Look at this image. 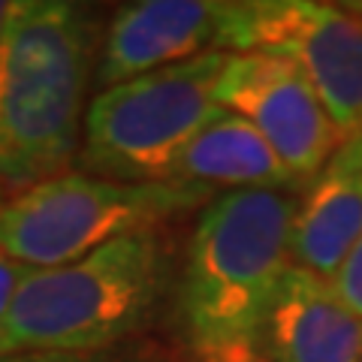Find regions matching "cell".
<instances>
[{"label": "cell", "instance_id": "6da1fadb", "mask_svg": "<svg viewBox=\"0 0 362 362\" xmlns=\"http://www.w3.org/2000/svg\"><path fill=\"white\" fill-rule=\"evenodd\" d=\"M296 209L290 190H230L202 211L181 284L202 362H259L272 302L293 266Z\"/></svg>", "mask_w": 362, "mask_h": 362}, {"label": "cell", "instance_id": "7a4b0ae2", "mask_svg": "<svg viewBox=\"0 0 362 362\" xmlns=\"http://www.w3.org/2000/svg\"><path fill=\"white\" fill-rule=\"evenodd\" d=\"M90 28L82 6L28 0L0 58V194L64 175L78 145Z\"/></svg>", "mask_w": 362, "mask_h": 362}, {"label": "cell", "instance_id": "3957f363", "mask_svg": "<svg viewBox=\"0 0 362 362\" xmlns=\"http://www.w3.org/2000/svg\"><path fill=\"white\" fill-rule=\"evenodd\" d=\"M157 284L160 247L151 233L109 242L76 263L33 269L0 329V356L106 347L139 326Z\"/></svg>", "mask_w": 362, "mask_h": 362}, {"label": "cell", "instance_id": "277c9868", "mask_svg": "<svg viewBox=\"0 0 362 362\" xmlns=\"http://www.w3.org/2000/svg\"><path fill=\"white\" fill-rule=\"evenodd\" d=\"M226 54L206 52L103 88L88 106L85 163L109 181H169L178 157L221 112L214 88Z\"/></svg>", "mask_w": 362, "mask_h": 362}, {"label": "cell", "instance_id": "5b68a950", "mask_svg": "<svg viewBox=\"0 0 362 362\" xmlns=\"http://www.w3.org/2000/svg\"><path fill=\"white\" fill-rule=\"evenodd\" d=\"M209 194L173 181L130 185L64 173L0 206V251L30 269H54L127 235L148 233Z\"/></svg>", "mask_w": 362, "mask_h": 362}, {"label": "cell", "instance_id": "8992f818", "mask_svg": "<svg viewBox=\"0 0 362 362\" xmlns=\"http://www.w3.org/2000/svg\"><path fill=\"white\" fill-rule=\"evenodd\" d=\"M287 58L317 90L341 139L362 136V18L314 0L223 4L218 52Z\"/></svg>", "mask_w": 362, "mask_h": 362}, {"label": "cell", "instance_id": "52a82bcc", "mask_svg": "<svg viewBox=\"0 0 362 362\" xmlns=\"http://www.w3.org/2000/svg\"><path fill=\"white\" fill-rule=\"evenodd\" d=\"M214 100L269 139L299 181H311L341 145L317 90L293 61L266 52H230Z\"/></svg>", "mask_w": 362, "mask_h": 362}, {"label": "cell", "instance_id": "ba28073f", "mask_svg": "<svg viewBox=\"0 0 362 362\" xmlns=\"http://www.w3.org/2000/svg\"><path fill=\"white\" fill-rule=\"evenodd\" d=\"M221 0H139L112 21L100 58V82L115 88L145 73L218 52Z\"/></svg>", "mask_w": 362, "mask_h": 362}, {"label": "cell", "instance_id": "9c48e42d", "mask_svg": "<svg viewBox=\"0 0 362 362\" xmlns=\"http://www.w3.org/2000/svg\"><path fill=\"white\" fill-rule=\"evenodd\" d=\"M263 354L269 362H359L362 320L332 281L290 266L269 311Z\"/></svg>", "mask_w": 362, "mask_h": 362}, {"label": "cell", "instance_id": "30bf717a", "mask_svg": "<svg viewBox=\"0 0 362 362\" xmlns=\"http://www.w3.org/2000/svg\"><path fill=\"white\" fill-rule=\"evenodd\" d=\"M362 239V136L341 139L308 181L293 221V266L332 281Z\"/></svg>", "mask_w": 362, "mask_h": 362}, {"label": "cell", "instance_id": "8fae6325", "mask_svg": "<svg viewBox=\"0 0 362 362\" xmlns=\"http://www.w3.org/2000/svg\"><path fill=\"white\" fill-rule=\"evenodd\" d=\"M173 185L233 190H293L299 178L251 121L221 109L178 157Z\"/></svg>", "mask_w": 362, "mask_h": 362}, {"label": "cell", "instance_id": "7c38bea8", "mask_svg": "<svg viewBox=\"0 0 362 362\" xmlns=\"http://www.w3.org/2000/svg\"><path fill=\"white\" fill-rule=\"evenodd\" d=\"M335 293L344 299V305L362 320V239L354 251L347 254V259L341 263V269L335 272L332 278Z\"/></svg>", "mask_w": 362, "mask_h": 362}, {"label": "cell", "instance_id": "4fadbf2b", "mask_svg": "<svg viewBox=\"0 0 362 362\" xmlns=\"http://www.w3.org/2000/svg\"><path fill=\"white\" fill-rule=\"evenodd\" d=\"M30 275H33L30 266L18 263V259L0 251V329H4V320H6L9 308H13L16 293L21 290V284H25Z\"/></svg>", "mask_w": 362, "mask_h": 362}, {"label": "cell", "instance_id": "5bb4252c", "mask_svg": "<svg viewBox=\"0 0 362 362\" xmlns=\"http://www.w3.org/2000/svg\"><path fill=\"white\" fill-rule=\"evenodd\" d=\"M25 4L28 0H0V58H4V52H6L9 30H13L18 16L25 13Z\"/></svg>", "mask_w": 362, "mask_h": 362}, {"label": "cell", "instance_id": "9a60e30c", "mask_svg": "<svg viewBox=\"0 0 362 362\" xmlns=\"http://www.w3.org/2000/svg\"><path fill=\"white\" fill-rule=\"evenodd\" d=\"M359 18H362V16H359Z\"/></svg>", "mask_w": 362, "mask_h": 362}, {"label": "cell", "instance_id": "2e32d148", "mask_svg": "<svg viewBox=\"0 0 362 362\" xmlns=\"http://www.w3.org/2000/svg\"><path fill=\"white\" fill-rule=\"evenodd\" d=\"M359 362H362V359H359Z\"/></svg>", "mask_w": 362, "mask_h": 362}]
</instances>
